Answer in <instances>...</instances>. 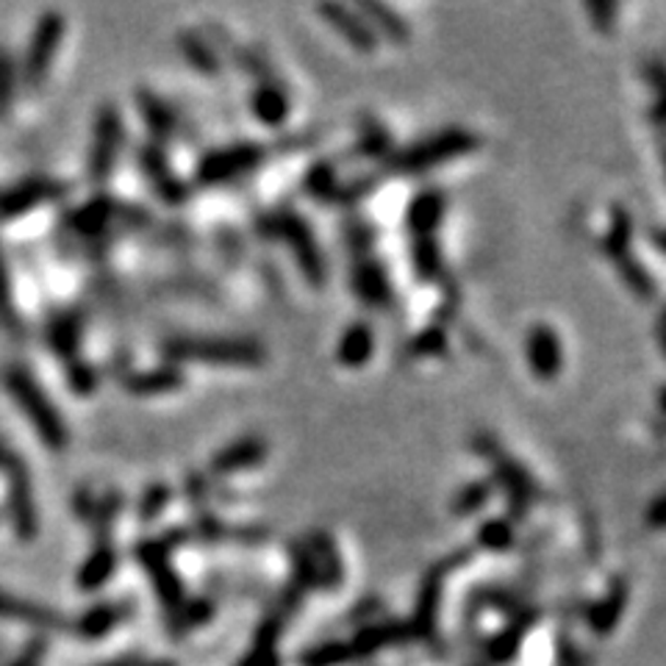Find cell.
Returning <instances> with one entry per match:
<instances>
[{
    "instance_id": "obj_1",
    "label": "cell",
    "mask_w": 666,
    "mask_h": 666,
    "mask_svg": "<svg viewBox=\"0 0 666 666\" xmlns=\"http://www.w3.org/2000/svg\"><path fill=\"white\" fill-rule=\"evenodd\" d=\"M3 386H7L12 400L17 402V409L28 417L34 431L39 433V439L48 444L50 451H65L67 442H70V431H67L59 409H56L50 397L43 392V386L36 384L34 375H31L23 364H9L7 370H3Z\"/></svg>"
},
{
    "instance_id": "obj_2",
    "label": "cell",
    "mask_w": 666,
    "mask_h": 666,
    "mask_svg": "<svg viewBox=\"0 0 666 666\" xmlns=\"http://www.w3.org/2000/svg\"><path fill=\"white\" fill-rule=\"evenodd\" d=\"M0 469L9 483V516H12L14 534L23 541H34L39 534V516H36L34 492H31L28 467L20 456L3 447L0 453Z\"/></svg>"
},
{
    "instance_id": "obj_3",
    "label": "cell",
    "mask_w": 666,
    "mask_h": 666,
    "mask_svg": "<svg viewBox=\"0 0 666 666\" xmlns=\"http://www.w3.org/2000/svg\"><path fill=\"white\" fill-rule=\"evenodd\" d=\"M61 36H65V17L59 12H45L36 23L31 45L25 50L23 61V84L28 90H39L48 81L50 65H54L56 54H59Z\"/></svg>"
},
{
    "instance_id": "obj_4",
    "label": "cell",
    "mask_w": 666,
    "mask_h": 666,
    "mask_svg": "<svg viewBox=\"0 0 666 666\" xmlns=\"http://www.w3.org/2000/svg\"><path fill=\"white\" fill-rule=\"evenodd\" d=\"M122 148V120L115 106H103L95 117V137L90 148V175L103 184L115 170Z\"/></svg>"
},
{
    "instance_id": "obj_5",
    "label": "cell",
    "mask_w": 666,
    "mask_h": 666,
    "mask_svg": "<svg viewBox=\"0 0 666 666\" xmlns=\"http://www.w3.org/2000/svg\"><path fill=\"white\" fill-rule=\"evenodd\" d=\"M65 195V187L54 178H28L17 187L7 189L0 195V220H14L20 214H28L36 206L59 200Z\"/></svg>"
},
{
    "instance_id": "obj_6",
    "label": "cell",
    "mask_w": 666,
    "mask_h": 666,
    "mask_svg": "<svg viewBox=\"0 0 666 666\" xmlns=\"http://www.w3.org/2000/svg\"><path fill=\"white\" fill-rule=\"evenodd\" d=\"M0 617L17 619V622L34 624V628H43V631H65L67 628V619L59 611L39 606V603L20 600V597L9 595V592H0Z\"/></svg>"
},
{
    "instance_id": "obj_7",
    "label": "cell",
    "mask_w": 666,
    "mask_h": 666,
    "mask_svg": "<svg viewBox=\"0 0 666 666\" xmlns=\"http://www.w3.org/2000/svg\"><path fill=\"white\" fill-rule=\"evenodd\" d=\"M81 317L75 312H61L48 325V344L59 353V359L75 361L81 344Z\"/></svg>"
},
{
    "instance_id": "obj_8",
    "label": "cell",
    "mask_w": 666,
    "mask_h": 666,
    "mask_svg": "<svg viewBox=\"0 0 666 666\" xmlns=\"http://www.w3.org/2000/svg\"><path fill=\"white\" fill-rule=\"evenodd\" d=\"M117 566V552L115 547H112V541H101V545L92 550L90 559L81 564L79 570V586L84 588V592H95V588H101L103 583L112 577V572H115Z\"/></svg>"
},
{
    "instance_id": "obj_9",
    "label": "cell",
    "mask_w": 666,
    "mask_h": 666,
    "mask_svg": "<svg viewBox=\"0 0 666 666\" xmlns=\"http://www.w3.org/2000/svg\"><path fill=\"white\" fill-rule=\"evenodd\" d=\"M115 203L106 198H97L92 203L81 206L79 211H72L70 217V229L79 231L81 236H97L108 222L115 220Z\"/></svg>"
},
{
    "instance_id": "obj_10",
    "label": "cell",
    "mask_w": 666,
    "mask_h": 666,
    "mask_svg": "<svg viewBox=\"0 0 666 666\" xmlns=\"http://www.w3.org/2000/svg\"><path fill=\"white\" fill-rule=\"evenodd\" d=\"M142 167L144 173H148V178H151L153 187L159 189V192L164 195L167 200H178L180 198V187H178V180L173 178V173H170L167 162H164L162 153L156 151V148H142Z\"/></svg>"
},
{
    "instance_id": "obj_11",
    "label": "cell",
    "mask_w": 666,
    "mask_h": 666,
    "mask_svg": "<svg viewBox=\"0 0 666 666\" xmlns=\"http://www.w3.org/2000/svg\"><path fill=\"white\" fill-rule=\"evenodd\" d=\"M117 619H120V611H117L115 606H108V603H101V606H92L90 611L81 614V619L75 622V628H79L81 636L101 639V636H106L112 628H115Z\"/></svg>"
},
{
    "instance_id": "obj_12",
    "label": "cell",
    "mask_w": 666,
    "mask_h": 666,
    "mask_svg": "<svg viewBox=\"0 0 666 666\" xmlns=\"http://www.w3.org/2000/svg\"><path fill=\"white\" fill-rule=\"evenodd\" d=\"M180 384V375L173 370H148V373H137L126 381L128 392L137 395H156V392L173 389Z\"/></svg>"
},
{
    "instance_id": "obj_13",
    "label": "cell",
    "mask_w": 666,
    "mask_h": 666,
    "mask_svg": "<svg viewBox=\"0 0 666 666\" xmlns=\"http://www.w3.org/2000/svg\"><path fill=\"white\" fill-rule=\"evenodd\" d=\"M14 92H17V67L9 50L0 48V120L12 115Z\"/></svg>"
},
{
    "instance_id": "obj_14",
    "label": "cell",
    "mask_w": 666,
    "mask_h": 666,
    "mask_svg": "<svg viewBox=\"0 0 666 666\" xmlns=\"http://www.w3.org/2000/svg\"><path fill=\"white\" fill-rule=\"evenodd\" d=\"M120 505H122V498L117 492H106L101 500H97V509H95V514H92V523H95V528L101 530V541L108 539V530H112L117 514H120Z\"/></svg>"
},
{
    "instance_id": "obj_15",
    "label": "cell",
    "mask_w": 666,
    "mask_h": 666,
    "mask_svg": "<svg viewBox=\"0 0 666 666\" xmlns=\"http://www.w3.org/2000/svg\"><path fill=\"white\" fill-rule=\"evenodd\" d=\"M139 106H142L144 120L151 122L153 131L164 133L170 126H173V115L167 112V106H164L159 97H153L151 92H139Z\"/></svg>"
},
{
    "instance_id": "obj_16",
    "label": "cell",
    "mask_w": 666,
    "mask_h": 666,
    "mask_svg": "<svg viewBox=\"0 0 666 666\" xmlns=\"http://www.w3.org/2000/svg\"><path fill=\"white\" fill-rule=\"evenodd\" d=\"M0 323L7 328L17 330V312H14V294H12V281H9L7 261L0 256Z\"/></svg>"
},
{
    "instance_id": "obj_17",
    "label": "cell",
    "mask_w": 666,
    "mask_h": 666,
    "mask_svg": "<svg viewBox=\"0 0 666 666\" xmlns=\"http://www.w3.org/2000/svg\"><path fill=\"white\" fill-rule=\"evenodd\" d=\"M67 384L79 392V395H90V392L97 386L95 370H92L90 364H84V361H79V359L70 361V366H67Z\"/></svg>"
},
{
    "instance_id": "obj_18",
    "label": "cell",
    "mask_w": 666,
    "mask_h": 666,
    "mask_svg": "<svg viewBox=\"0 0 666 666\" xmlns=\"http://www.w3.org/2000/svg\"><path fill=\"white\" fill-rule=\"evenodd\" d=\"M164 503H167V489L164 487L148 489L142 498V505H139V509H142V519H153V516L162 514Z\"/></svg>"
},
{
    "instance_id": "obj_19",
    "label": "cell",
    "mask_w": 666,
    "mask_h": 666,
    "mask_svg": "<svg viewBox=\"0 0 666 666\" xmlns=\"http://www.w3.org/2000/svg\"><path fill=\"white\" fill-rule=\"evenodd\" d=\"M95 509H97V500L92 498L90 489H81V492L75 494V511H79L81 519H92Z\"/></svg>"
},
{
    "instance_id": "obj_20",
    "label": "cell",
    "mask_w": 666,
    "mask_h": 666,
    "mask_svg": "<svg viewBox=\"0 0 666 666\" xmlns=\"http://www.w3.org/2000/svg\"><path fill=\"white\" fill-rule=\"evenodd\" d=\"M39 653H43V650H39V647H31L28 653H25L23 658H20L17 664H12V666H36V664H39Z\"/></svg>"
},
{
    "instance_id": "obj_21",
    "label": "cell",
    "mask_w": 666,
    "mask_h": 666,
    "mask_svg": "<svg viewBox=\"0 0 666 666\" xmlns=\"http://www.w3.org/2000/svg\"><path fill=\"white\" fill-rule=\"evenodd\" d=\"M103 666H137V661L133 658H120V661H108V664Z\"/></svg>"
},
{
    "instance_id": "obj_22",
    "label": "cell",
    "mask_w": 666,
    "mask_h": 666,
    "mask_svg": "<svg viewBox=\"0 0 666 666\" xmlns=\"http://www.w3.org/2000/svg\"><path fill=\"white\" fill-rule=\"evenodd\" d=\"M153 666H170V664H153Z\"/></svg>"
}]
</instances>
